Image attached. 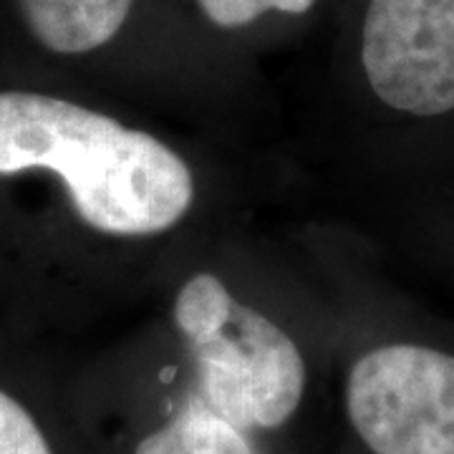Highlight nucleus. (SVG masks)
Listing matches in <instances>:
<instances>
[{"instance_id":"f257e3e1","label":"nucleus","mask_w":454,"mask_h":454,"mask_svg":"<svg viewBox=\"0 0 454 454\" xmlns=\"http://www.w3.org/2000/svg\"><path fill=\"white\" fill-rule=\"evenodd\" d=\"M49 169L89 227L119 238L177 225L195 200L187 162L152 134L33 91H0V175Z\"/></svg>"},{"instance_id":"f03ea898","label":"nucleus","mask_w":454,"mask_h":454,"mask_svg":"<svg viewBox=\"0 0 454 454\" xmlns=\"http://www.w3.org/2000/svg\"><path fill=\"white\" fill-rule=\"evenodd\" d=\"M175 324L197 373L200 399L243 432L278 429L301 406L306 364L293 339L255 309L238 303L212 273L177 293Z\"/></svg>"},{"instance_id":"7ed1b4c3","label":"nucleus","mask_w":454,"mask_h":454,"mask_svg":"<svg viewBox=\"0 0 454 454\" xmlns=\"http://www.w3.org/2000/svg\"><path fill=\"white\" fill-rule=\"evenodd\" d=\"M346 409L373 454H454V356L381 346L354 364Z\"/></svg>"},{"instance_id":"20e7f679","label":"nucleus","mask_w":454,"mask_h":454,"mask_svg":"<svg viewBox=\"0 0 454 454\" xmlns=\"http://www.w3.org/2000/svg\"><path fill=\"white\" fill-rule=\"evenodd\" d=\"M361 64L373 94L396 112L454 109V0H369Z\"/></svg>"},{"instance_id":"39448f33","label":"nucleus","mask_w":454,"mask_h":454,"mask_svg":"<svg viewBox=\"0 0 454 454\" xmlns=\"http://www.w3.org/2000/svg\"><path fill=\"white\" fill-rule=\"evenodd\" d=\"M134 0H16L18 16L51 53L82 56L101 49L127 23Z\"/></svg>"},{"instance_id":"423d86ee","label":"nucleus","mask_w":454,"mask_h":454,"mask_svg":"<svg viewBox=\"0 0 454 454\" xmlns=\"http://www.w3.org/2000/svg\"><path fill=\"white\" fill-rule=\"evenodd\" d=\"M134 454H260L240 427L190 396L169 422L139 442Z\"/></svg>"},{"instance_id":"0eeeda50","label":"nucleus","mask_w":454,"mask_h":454,"mask_svg":"<svg viewBox=\"0 0 454 454\" xmlns=\"http://www.w3.org/2000/svg\"><path fill=\"white\" fill-rule=\"evenodd\" d=\"M316 0H200L202 13L220 28H240L265 13H309Z\"/></svg>"},{"instance_id":"6e6552de","label":"nucleus","mask_w":454,"mask_h":454,"mask_svg":"<svg viewBox=\"0 0 454 454\" xmlns=\"http://www.w3.org/2000/svg\"><path fill=\"white\" fill-rule=\"evenodd\" d=\"M0 454H51L38 424L5 391H0Z\"/></svg>"}]
</instances>
